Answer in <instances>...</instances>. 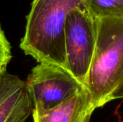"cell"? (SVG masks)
I'll list each match as a JSON object with an SVG mask.
<instances>
[{"instance_id":"cell-1","label":"cell","mask_w":123,"mask_h":122,"mask_svg":"<svg viewBox=\"0 0 123 122\" xmlns=\"http://www.w3.org/2000/svg\"><path fill=\"white\" fill-rule=\"evenodd\" d=\"M84 6L81 0H33L20 48L38 63L66 68L65 25L68 14Z\"/></svg>"},{"instance_id":"cell-2","label":"cell","mask_w":123,"mask_h":122,"mask_svg":"<svg viewBox=\"0 0 123 122\" xmlns=\"http://www.w3.org/2000/svg\"><path fill=\"white\" fill-rule=\"evenodd\" d=\"M97 37L85 83L95 109L110 102L123 81V18H96Z\"/></svg>"},{"instance_id":"cell-3","label":"cell","mask_w":123,"mask_h":122,"mask_svg":"<svg viewBox=\"0 0 123 122\" xmlns=\"http://www.w3.org/2000/svg\"><path fill=\"white\" fill-rule=\"evenodd\" d=\"M33 110L51 109L85 88L68 70L53 63H39L25 82Z\"/></svg>"},{"instance_id":"cell-4","label":"cell","mask_w":123,"mask_h":122,"mask_svg":"<svg viewBox=\"0 0 123 122\" xmlns=\"http://www.w3.org/2000/svg\"><path fill=\"white\" fill-rule=\"evenodd\" d=\"M97 24L85 8L74 9L65 25L67 70L85 87L97 43Z\"/></svg>"},{"instance_id":"cell-5","label":"cell","mask_w":123,"mask_h":122,"mask_svg":"<svg viewBox=\"0 0 123 122\" xmlns=\"http://www.w3.org/2000/svg\"><path fill=\"white\" fill-rule=\"evenodd\" d=\"M32 110L25 82L6 73L0 78V122H25Z\"/></svg>"},{"instance_id":"cell-6","label":"cell","mask_w":123,"mask_h":122,"mask_svg":"<svg viewBox=\"0 0 123 122\" xmlns=\"http://www.w3.org/2000/svg\"><path fill=\"white\" fill-rule=\"evenodd\" d=\"M86 88L58 106L45 111H32L33 122H89L95 110Z\"/></svg>"},{"instance_id":"cell-7","label":"cell","mask_w":123,"mask_h":122,"mask_svg":"<svg viewBox=\"0 0 123 122\" xmlns=\"http://www.w3.org/2000/svg\"><path fill=\"white\" fill-rule=\"evenodd\" d=\"M94 18H123V0H81Z\"/></svg>"},{"instance_id":"cell-8","label":"cell","mask_w":123,"mask_h":122,"mask_svg":"<svg viewBox=\"0 0 123 122\" xmlns=\"http://www.w3.org/2000/svg\"><path fill=\"white\" fill-rule=\"evenodd\" d=\"M12 58L11 47L4 33L0 29V78L6 73V67Z\"/></svg>"},{"instance_id":"cell-9","label":"cell","mask_w":123,"mask_h":122,"mask_svg":"<svg viewBox=\"0 0 123 122\" xmlns=\"http://www.w3.org/2000/svg\"><path fill=\"white\" fill-rule=\"evenodd\" d=\"M119 99H123V81L111 95L110 98V101Z\"/></svg>"},{"instance_id":"cell-10","label":"cell","mask_w":123,"mask_h":122,"mask_svg":"<svg viewBox=\"0 0 123 122\" xmlns=\"http://www.w3.org/2000/svg\"><path fill=\"white\" fill-rule=\"evenodd\" d=\"M0 29H1V28H0Z\"/></svg>"}]
</instances>
